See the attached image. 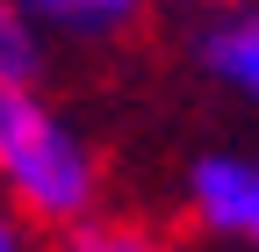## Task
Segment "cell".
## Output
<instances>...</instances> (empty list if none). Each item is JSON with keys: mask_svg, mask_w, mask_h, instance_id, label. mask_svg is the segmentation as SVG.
Returning a JSON list of instances; mask_svg holds the SVG:
<instances>
[{"mask_svg": "<svg viewBox=\"0 0 259 252\" xmlns=\"http://www.w3.org/2000/svg\"><path fill=\"white\" fill-rule=\"evenodd\" d=\"M51 44H122L151 15V0H22Z\"/></svg>", "mask_w": 259, "mask_h": 252, "instance_id": "cell-4", "label": "cell"}, {"mask_svg": "<svg viewBox=\"0 0 259 252\" xmlns=\"http://www.w3.org/2000/svg\"><path fill=\"white\" fill-rule=\"evenodd\" d=\"M245 187H252V159L245 151H202V159L187 166V180H180V202H187V216L209 238H238Z\"/></svg>", "mask_w": 259, "mask_h": 252, "instance_id": "cell-2", "label": "cell"}, {"mask_svg": "<svg viewBox=\"0 0 259 252\" xmlns=\"http://www.w3.org/2000/svg\"><path fill=\"white\" fill-rule=\"evenodd\" d=\"M223 8H252V0H209V15H223Z\"/></svg>", "mask_w": 259, "mask_h": 252, "instance_id": "cell-9", "label": "cell"}, {"mask_svg": "<svg viewBox=\"0 0 259 252\" xmlns=\"http://www.w3.org/2000/svg\"><path fill=\"white\" fill-rule=\"evenodd\" d=\"M194 58L216 87H231L238 101H259V0L252 8H223L194 36Z\"/></svg>", "mask_w": 259, "mask_h": 252, "instance_id": "cell-3", "label": "cell"}, {"mask_svg": "<svg viewBox=\"0 0 259 252\" xmlns=\"http://www.w3.org/2000/svg\"><path fill=\"white\" fill-rule=\"evenodd\" d=\"M51 36L29 22L22 0H0V87H44Z\"/></svg>", "mask_w": 259, "mask_h": 252, "instance_id": "cell-6", "label": "cell"}, {"mask_svg": "<svg viewBox=\"0 0 259 252\" xmlns=\"http://www.w3.org/2000/svg\"><path fill=\"white\" fill-rule=\"evenodd\" d=\"M238 238L259 252V159H252V187H245V216H238Z\"/></svg>", "mask_w": 259, "mask_h": 252, "instance_id": "cell-7", "label": "cell"}, {"mask_svg": "<svg viewBox=\"0 0 259 252\" xmlns=\"http://www.w3.org/2000/svg\"><path fill=\"white\" fill-rule=\"evenodd\" d=\"M0 252H29V224H22L8 202H0Z\"/></svg>", "mask_w": 259, "mask_h": 252, "instance_id": "cell-8", "label": "cell"}, {"mask_svg": "<svg viewBox=\"0 0 259 252\" xmlns=\"http://www.w3.org/2000/svg\"><path fill=\"white\" fill-rule=\"evenodd\" d=\"M0 202L29 231H72L101 209V151L44 87H0Z\"/></svg>", "mask_w": 259, "mask_h": 252, "instance_id": "cell-1", "label": "cell"}, {"mask_svg": "<svg viewBox=\"0 0 259 252\" xmlns=\"http://www.w3.org/2000/svg\"><path fill=\"white\" fill-rule=\"evenodd\" d=\"M58 252H173V238L158 224H144V216L94 209V216H79L72 231H58Z\"/></svg>", "mask_w": 259, "mask_h": 252, "instance_id": "cell-5", "label": "cell"}]
</instances>
